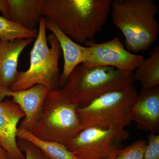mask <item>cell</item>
Here are the masks:
<instances>
[{"label": "cell", "mask_w": 159, "mask_h": 159, "mask_svg": "<svg viewBox=\"0 0 159 159\" xmlns=\"http://www.w3.org/2000/svg\"><path fill=\"white\" fill-rule=\"evenodd\" d=\"M85 44L90 51L88 59L82 64L86 67H112L128 76L133 73L144 59L142 55L126 50L119 36L104 43L89 40Z\"/></svg>", "instance_id": "obj_8"}, {"label": "cell", "mask_w": 159, "mask_h": 159, "mask_svg": "<svg viewBox=\"0 0 159 159\" xmlns=\"http://www.w3.org/2000/svg\"><path fill=\"white\" fill-rule=\"evenodd\" d=\"M33 41V39L12 41L0 39V88L4 93L10 90L17 77L20 55Z\"/></svg>", "instance_id": "obj_13"}, {"label": "cell", "mask_w": 159, "mask_h": 159, "mask_svg": "<svg viewBox=\"0 0 159 159\" xmlns=\"http://www.w3.org/2000/svg\"><path fill=\"white\" fill-rule=\"evenodd\" d=\"M135 80L142 84L143 89H149L159 85V47H154L149 56L144 59L135 70Z\"/></svg>", "instance_id": "obj_16"}, {"label": "cell", "mask_w": 159, "mask_h": 159, "mask_svg": "<svg viewBox=\"0 0 159 159\" xmlns=\"http://www.w3.org/2000/svg\"><path fill=\"white\" fill-rule=\"evenodd\" d=\"M147 142L139 140L121 148L117 152L115 159H144Z\"/></svg>", "instance_id": "obj_18"}, {"label": "cell", "mask_w": 159, "mask_h": 159, "mask_svg": "<svg viewBox=\"0 0 159 159\" xmlns=\"http://www.w3.org/2000/svg\"><path fill=\"white\" fill-rule=\"evenodd\" d=\"M132 117L139 129L159 133V85L142 89L134 104Z\"/></svg>", "instance_id": "obj_11"}, {"label": "cell", "mask_w": 159, "mask_h": 159, "mask_svg": "<svg viewBox=\"0 0 159 159\" xmlns=\"http://www.w3.org/2000/svg\"><path fill=\"white\" fill-rule=\"evenodd\" d=\"M46 29L57 39L63 55V68L58 81L59 88H62L73 70L88 59L89 50L88 47L80 45L71 39L50 20L46 19Z\"/></svg>", "instance_id": "obj_12"}, {"label": "cell", "mask_w": 159, "mask_h": 159, "mask_svg": "<svg viewBox=\"0 0 159 159\" xmlns=\"http://www.w3.org/2000/svg\"><path fill=\"white\" fill-rule=\"evenodd\" d=\"M46 159H49L47 157H46Z\"/></svg>", "instance_id": "obj_25"}, {"label": "cell", "mask_w": 159, "mask_h": 159, "mask_svg": "<svg viewBox=\"0 0 159 159\" xmlns=\"http://www.w3.org/2000/svg\"><path fill=\"white\" fill-rule=\"evenodd\" d=\"M159 6L153 0H114L111 17L125 38V47L131 53L148 50L158 37L156 19Z\"/></svg>", "instance_id": "obj_2"}, {"label": "cell", "mask_w": 159, "mask_h": 159, "mask_svg": "<svg viewBox=\"0 0 159 159\" xmlns=\"http://www.w3.org/2000/svg\"><path fill=\"white\" fill-rule=\"evenodd\" d=\"M38 30H30L16 24L0 16V39L12 41L17 39H34L37 37Z\"/></svg>", "instance_id": "obj_17"}, {"label": "cell", "mask_w": 159, "mask_h": 159, "mask_svg": "<svg viewBox=\"0 0 159 159\" xmlns=\"http://www.w3.org/2000/svg\"><path fill=\"white\" fill-rule=\"evenodd\" d=\"M0 159H11L9 154L2 147L0 143Z\"/></svg>", "instance_id": "obj_22"}, {"label": "cell", "mask_w": 159, "mask_h": 159, "mask_svg": "<svg viewBox=\"0 0 159 159\" xmlns=\"http://www.w3.org/2000/svg\"><path fill=\"white\" fill-rule=\"evenodd\" d=\"M46 19L41 18L39 29L30 53V65L25 71L19 72L10 90L16 91L36 84L45 86L50 90L59 89L60 75L59 60L62 53L57 39L51 33L47 37Z\"/></svg>", "instance_id": "obj_3"}, {"label": "cell", "mask_w": 159, "mask_h": 159, "mask_svg": "<svg viewBox=\"0 0 159 159\" xmlns=\"http://www.w3.org/2000/svg\"><path fill=\"white\" fill-rule=\"evenodd\" d=\"M134 73L126 76L112 67L88 68L82 64L71 72L62 88L79 107L106 93L133 85Z\"/></svg>", "instance_id": "obj_5"}, {"label": "cell", "mask_w": 159, "mask_h": 159, "mask_svg": "<svg viewBox=\"0 0 159 159\" xmlns=\"http://www.w3.org/2000/svg\"><path fill=\"white\" fill-rule=\"evenodd\" d=\"M25 117L12 100L0 101V143L11 159H25L16 142L18 124Z\"/></svg>", "instance_id": "obj_10"}, {"label": "cell", "mask_w": 159, "mask_h": 159, "mask_svg": "<svg viewBox=\"0 0 159 159\" xmlns=\"http://www.w3.org/2000/svg\"><path fill=\"white\" fill-rule=\"evenodd\" d=\"M17 144L21 151L25 154V159H46L42 152L30 142L20 139Z\"/></svg>", "instance_id": "obj_19"}, {"label": "cell", "mask_w": 159, "mask_h": 159, "mask_svg": "<svg viewBox=\"0 0 159 159\" xmlns=\"http://www.w3.org/2000/svg\"><path fill=\"white\" fill-rule=\"evenodd\" d=\"M138 96L132 85L108 92L85 106L78 107L82 130L91 127L125 128L133 121L132 110Z\"/></svg>", "instance_id": "obj_6"}, {"label": "cell", "mask_w": 159, "mask_h": 159, "mask_svg": "<svg viewBox=\"0 0 159 159\" xmlns=\"http://www.w3.org/2000/svg\"><path fill=\"white\" fill-rule=\"evenodd\" d=\"M117 153H115L112 154L110 156H109L108 157H107L106 159H115L116 158V156Z\"/></svg>", "instance_id": "obj_24"}, {"label": "cell", "mask_w": 159, "mask_h": 159, "mask_svg": "<svg viewBox=\"0 0 159 159\" xmlns=\"http://www.w3.org/2000/svg\"><path fill=\"white\" fill-rule=\"evenodd\" d=\"M0 11L2 13L3 17L9 20L10 7L9 0H0Z\"/></svg>", "instance_id": "obj_21"}, {"label": "cell", "mask_w": 159, "mask_h": 159, "mask_svg": "<svg viewBox=\"0 0 159 159\" xmlns=\"http://www.w3.org/2000/svg\"><path fill=\"white\" fill-rule=\"evenodd\" d=\"M129 134L124 128L88 127L80 132L67 148L80 159L107 158L117 153Z\"/></svg>", "instance_id": "obj_7"}, {"label": "cell", "mask_w": 159, "mask_h": 159, "mask_svg": "<svg viewBox=\"0 0 159 159\" xmlns=\"http://www.w3.org/2000/svg\"><path fill=\"white\" fill-rule=\"evenodd\" d=\"M16 137L19 139L30 142L39 148L49 159H80L68 149L65 145L38 138L32 132L19 126Z\"/></svg>", "instance_id": "obj_15"}, {"label": "cell", "mask_w": 159, "mask_h": 159, "mask_svg": "<svg viewBox=\"0 0 159 159\" xmlns=\"http://www.w3.org/2000/svg\"><path fill=\"white\" fill-rule=\"evenodd\" d=\"M111 0H44L42 16L75 42L93 40L107 21Z\"/></svg>", "instance_id": "obj_1"}, {"label": "cell", "mask_w": 159, "mask_h": 159, "mask_svg": "<svg viewBox=\"0 0 159 159\" xmlns=\"http://www.w3.org/2000/svg\"><path fill=\"white\" fill-rule=\"evenodd\" d=\"M50 90L45 86L36 84L21 91H6L5 97H12L25 115L20 126L31 132L38 121L44 103Z\"/></svg>", "instance_id": "obj_9"}, {"label": "cell", "mask_w": 159, "mask_h": 159, "mask_svg": "<svg viewBox=\"0 0 159 159\" xmlns=\"http://www.w3.org/2000/svg\"><path fill=\"white\" fill-rule=\"evenodd\" d=\"M78 107L63 89L50 90L31 132L39 139L67 147L82 130L77 114Z\"/></svg>", "instance_id": "obj_4"}, {"label": "cell", "mask_w": 159, "mask_h": 159, "mask_svg": "<svg viewBox=\"0 0 159 159\" xmlns=\"http://www.w3.org/2000/svg\"><path fill=\"white\" fill-rule=\"evenodd\" d=\"M44 0H9V20L24 28L35 29L42 17Z\"/></svg>", "instance_id": "obj_14"}, {"label": "cell", "mask_w": 159, "mask_h": 159, "mask_svg": "<svg viewBox=\"0 0 159 159\" xmlns=\"http://www.w3.org/2000/svg\"><path fill=\"white\" fill-rule=\"evenodd\" d=\"M148 139L144 159H159V135L151 133Z\"/></svg>", "instance_id": "obj_20"}, {"label": "cell", "mask_w": 159, "mask_h": 159, "mask_svg": "<svg viewBox=\"0 0 159 159\" xmlns=\"http://www.w3.org/2000/svg\"><path fill=\"white\" fill-rule=\"evenodd\" d=\"M6 97L5 96L4 92L0 88V101H2Z\"/></svg>", "instance_id": "obj_23"}]
</instances>
